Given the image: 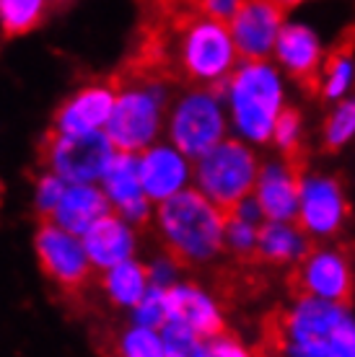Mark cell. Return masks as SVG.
I'll list each match as a JSON object with an SVG mask.
<instances>
[{"label":"cell","mask_w":355,"mask_h":357,"mask_svg":"<svg viewBox=\"0 0 355 357\" xmlns=\"http://www.w3.org/2000/svg\"><path fill=\"white\" fill-rule=\"evenodd\" d=\"M226 220L229 213L195 184L159 202L153 215L164 254L182 269L208 267L221 259L226 254Z\"/></svg>","instance_id":"1"},{"label":"cell","mask_w":355,"mask_h":357,"mask_svg":"<svg viewBox=\"0 0 355 357\" xmlns=\"http://www.w3.org/2000/svg\"><path fill=\"white\" fill-rule=\"evenodd\" d=\"M275 352L294 357H355V313L350 303L296 293L270 326Z\"/></svg>","instance_id":"2"},{"label":"cell","mask_w":355,"mask_h":357,"mask_svg":"<svg viewBox=\"0 0 355 357\" xmlns=\"http://www.w3.org/2000/svg\"><path fill=\"white\" fill-rule=\"evenodd\" d=\"M221 93L229 109L231 132L254 148L270 145L277 116L291 104L288 75L275 60H241L223 83Z\"/></svg>","instance_id":"3"},{"label":"cell","mask_w":355,"mask_h":357,"mask_svg":"<svg viewBox=\"0 0 355 357\" xmlns=\"http://www.w3.org/2000/svg\"><path fill=\"white\" fill-rule=\"evenodd\" d=\"M115 86L119 96L104 132L117 153H140L159 140L169 119V81H115Z\"/></svg>","instance_id":"4"},{"label":"cell","mask_w":355,"mask_h":357,"mask_svg":"<svg viewBox=\"0 0 355 357\" xmlns=\"http://www.w3.org/2000/svg\"><path fill=\"white\" fill-rule=\"evenodd\" d=\"M34 254L42 275L71 308L86 303L89 290L96 285L99 269L91 264L80 236L65 231L55 220H36Z\"/></svg>","instance_id":"5"},{"label":"cell","mask_w":355,"mask_h":357,"mask_svg":"<svg viewBox=\"0 0 355 357\" xmlns=\"http://www.w3.org/2000/svg\"><path fill=\"white\" fill-rule=\"evenodd\" d=\"M262 158L257 148L241 137H226L195 161V187L215 205L231 213L254 192Z\"/></svg>","instance_id":"6"},{"label":"cell","mask_w":355,"mask_h":357,"mask_svg":"<svg viewBox=\"0 0 355 357\" xmlns=\"http://www.w3.org/2000/svg\"><path fill=\"white\" fill-rule=\"evenodd\" d=\"M166 130L171 143L197 161L231 132L223 93L218 89L189 86L177 101H171Z\"/></svg>","instance_id":"7"},{"label":"cell","mask_w":355,"mask_h":357,"mask_svg":"<svg viewBox=\"0 0 355 357\" xmlns=\"http://www.w3.org/2000/svg\"><path fill=\"white\" fill-rule=\"evenodd\" d=\"M115 153V145L104 130H89V132L47 130L36 145L39 166L62 176L68 184L101 181Z\"/></svg>","instance_id":"8"},{"label":"cell","mask_w":355,"mask_h":357,"mask_svg":"<svg viewBox=\"0 0 355 357\" xmlns=\"http://www.w3.org/2000/svg\"><path fill=\"white\" fill-rule=\"evenodd\" d=\"M350 199L335 174L327 171H303L298 215L296 223L311 236V241H335L350 223Z\"/></svg>","instance_id":"9"},{"label":"cell","mask_w":355,"mask_h":357,"mask_svg":"<svg viewBox=\"0 0 355 357\" xmlns=\"http://www.w3.org/2000/svg\"><path fill=\"white\" fill-rule=\"evenodd\" d=\"M294 293L350 303L355 298V261L350 251L332 241H319L294 267Z\"/></svg>","instance_id":"10"},{"label":"cell","mask_w":355,"mask_h":357,"mask_svg":"<svg viewBox=\"0 0 355 357\" xmlns=\"http://www.w3.org/2000/svg\"><path fill=\"white\" fill-rule=\"evenodd\" d=\"M285 21V8L277 0H244L229 21L241 60H270Z\"/></svg>","instance_id":"11"},{"label":"cell","mask_w":355,"mask_h":357,"mask_svg":"<svg viewBox=\"0 0 355 357\" xmlns=\"http://www.w3.org/2000/svg\"><path fill=\"white\" fill-rule=\"evenodd\" d=\"M273 60L288 75V81L303 89H317L319 73L327 60V50L321 45L319 31L306 21H285L277 36Z\"/></svg>","instance_id":"12"},{"label":"cell","mask_w":355,"mask_h":357,"mask_svg":"<svg viewBox=\"0 0 355 357\" xmlns=\"http://www.w3.org/2000/svg\"><path fill=\"white\" fill-rule=\"evenodd\" d=\"M140 184L153 205L195 184V161L171 143H153L138 153Z\"/></svg>","instance_id":"13"},{"label":"cell","mask_w":355,"mask_h":357,"mask_svg":"<svg viewBox=\"0 0 355 357\" xmlns=\"http://www.w3.org/2000/svg\"><path fill=\"white\" fill-rule=\"evenodd\" d=\"M301 166L298 158L277 153L275 158L262 161L252 197L257 199L265 220H296L298 195H301Z\"/></svg>","instance_id":"14"},{"label":"cell","mask_w":355,"mask_h":357,"mask_svg":"<svg viewBox=\"0 0 355 357\" xmlns=\"http://www.w3.org/2000/svg\"><path fill=\"white\" fill-rule=\"evenodd\" d=\"M117 96H119V91H117L115 81L109 75L104 81L89 83L75 93H71L60 107L55 109L50 130H57V132L104 130L112 112H115Z\"/></svg>","instance_id":"15"},{"label":"cell","mask_w":355,"mask_h":357,"mask_svg":"<svg viewBox=\"0 0 355 357\" xmlns=\"http://www.w3.org/2000/svg\"><path fill=\"white\" fill-rule=\"evenodd\" d=\"M101 184H104V192H107L112 207L127 223L135 225L138 231L151 225L156 210H153V202L148 199L140 184L138 153H115L107 174L101 176Z\"/></svg>","instance_id":"16"},{"label":"cell","mask_w":355,"mask_h":357,"mask_svg":"<svg viewBox=\"0 0 355 357\" xmlns=\"http://www.w3.org/2000/svg\"><path fill=\"white\" fill-rule=\"evenodd\" d=\"M166 301H169V319L184 321L205 342L229 329L226 311H223L218 295L205 290L197 282H174V285H169L166 287Z\"/></svg>","instance_id":"17"},{"label":"cell","mask_w":355,"mask_h":357,"mask_svg":"<svg viewBox=\"0 0 355 357\" xmlns=\"http://www.w3.org/2000/svg\"><path fill=\"white\" fill-rule=\"evenodd\" d=\"M135 225H130L115 207L99 218L89 231L80 236L83 249L89 254L91 264L104 272V269L115 267L124 259H133L135 249H138V238H135Z\"/></svg>","instance_id":"18"},{"label":"cell","mask_w":355,"mask_h":357,"mask_svg":"<svg viewBox=\"0 0 355 357\" xmlns=\"http://www.w3.org/2000/svg\"><path fill=\"white\" fill-rule=\"evenodd\" d=\"M314 246L311 236L296 220H262L257 259L277 269H294Z\"/></svg>","instance_id":"19"},{"label":"cell","mask_w":355,"mask_h":357,"mask_svg":"<svg viewBox=\"0 0 355 357\" xmlns=\"http://www.w3.org/2000/svg\"><path fill=\"white\" fill-rule=\"evenodd\" d=\"M109 210H112V202L104 187L99 189L96 181H80V184H68L50 220L75 236H83Z\"/></svg>","instance_id":"20"},{"label":"cell","mask_w":355,"mask_h":357,"mask_svg":"<svg viewBox=\"0 0 355 357\" xmlns=\"http://www.w3.org/2000/svg\"><path fill=\"white\" fill-rule=\"evenodd\" d=\"M153 275L151 264H143L133 257L124 259L115 267L99 272L96 287L104 290L112 305H122V308H135L143 301V295L151 290Z\"/></svg>","instance_id":"21"},{"label":"cell","mask_w":355,"mask_h":357,"mask_svg":"<svg viewBox=\"0 0 355 357\" xmlns=\"http://www.w3.org/2000/svg\"><path fill=\"white\" fill-rule=\"evenodd\" d=\"M353 89H355V52L353 47H338V50L327 52L324 68L319 73L317 91H319V96L327 104H332V101L350 96Z\"/></svg>","instance_id":"22"},{"label":"cell","mask_w":355,"mask_h":357,"mask_svg":"<svg viewBox=\"0 0 355 357\" xmlns=\"http://www.w3.org/2000/svg\"><path fill=\"white\" fill-rule=\"evenodd\" d=\"M319 140L327 153H340L355 143V96L332 101L329 112L321 119Z\"/></svg>","instance_id":"23"},{"label":"cell","mask_w":355,"mask_h":357,"mask_svg":"<svg viewBox=\"0 0 355 357\" xmlns=\"http://www.w3.org/2000/svg\"><path fill=\"white\" fill-rule=\"evenodd\" d=\"M47 0H0V34L6 39L27 36L45 21Z\"/></svg>","instance_id":"24"},{"label":"cell","mask_w":355,"mask_h":357,"mask_svg":"<svg viewBox=\"0 0 355 357\" xmlns=\"http://www.w3.org/2000/svg\"><path fill=\"white\" fill-rule=\"evenodd\" d=\"M115 355H127V357H164L166 347H164V337L159 329L143 326V324H133L112 342Z\"/></svg>","instance_id":"25"},{"label":"cell","mask_w":355,"mask_h":357,"mask_svg":"<svg viewBox=\"0 0 355 357\" xmlns=\"http://www.w3.org/2000/svg\"><path fill=\"white\" fill-rule=\"evenodd\" d=\"M303 143H306V122H303L301 109L294 107V104H288L283 114L277 116L270 145H273L275 153H280V155L301 158Z\"/></svg>","instance_id":"26"},{"label":"cell","mask_w":355,"mask_h":357,"mask_svg":"<svg viewBox=\"0 0 355 357\" xmlns=\"http://www.w3.org/2000/svg\"><path fill=\"white\" fill-rule=\"evenodd\" d=\"M259 225L262 223H254V220H247V218L229 213V220H226V254H231L236 261L257 259Z\"/></svg>","instance_id":"27"},{"label":"cell","mask_w":355,"mask_h":357,"mask_svg":"<svg viewBox=\"0 0 355 357\" xmlns=\"http://www.w3.org/2000/svg\"><path fill=\"white\" fill-rule=\"evenodd\" d=\"M159 331H161V337H164L166 357H205L208 355V342H205L195 329H189L184 321L169 319Z\"/></svg>","instance_id":"28"},{"label":"cell","mask_w":355,"mask_h":357,"mask_svg":"<svg viewBox=\"0 0 355 357\" xmlns=\"http://www.w3.org/2000/svg\"><path fill=\"white\" fill-rule=\"evenodd\" d=\"M133 321L161 329L169 321V301H166V287L151 285V290L143 295V301L133 308Z\"/></svg>","instance_id":"29"},{"label":"cell","mask_w":355,"mask_h":357,"mask_svg":"<svg viewBox=\"0 0 355 357\" xmlns=\"http://www.w3.org/2000/svg\"><path fill=\"white\" fill-rule=\"evenodd\" d=\"M68 189V181L52 171H45L39 181H36V192H34V210H36V220H50L55 213V207L60 205L62 195Z\"/></svg>","instance_id":"30"},{"label":"cell","mask_w":355,"mask_h":357,"mask_svg":"<svg viewBox=\"0 0 355 357\" xmlns=\"http://www.w3.org/2000/svg\"><path fill=\"white\" fill-rule=\"evenodd\" d=\"M208 355L210 357H247L252 355V347H247V342L236 337L233 331H221L213 340H208Z\"/></svg>","instance_id":"31"},{"label":"cell","mask_w":355,"mask_h":357,"mask_svg":"<svg viewBox=\"0 0 355 357\" xmlns=\"http://www.w3.org/2000/svg\"><path fill=\"white\" fill-rule=\"evenodd\" d=\"M241 3H244V0H195V6L203 10V13L218 18V21H226V24H229L233 18V13L241 8Z\"/></svg>","instance_id":"32"},{"label":"cell","mask_w":355,"mask_h":357,"mask_svg":"<svg viewBox=\"0 0 355 357\" xmlns=\"http://www.w3.org/2000/svg\"><path fill=\"white\" fill-rule=\"evenodd\" d=\"M277 3H280V6H283L285 10H288V8H296V6H301V3H306V0H277Z\"/></svg>","instance_id":"33"},{"label":"cell","mask_w":355,"mask_h":357,"mask_svg":"<svg viewBox=\"0 0 355 357\" xmlns=\"http://www.w3.org/2000/svg\"><path fill=\"white\" fill-rule=\"evenodd\" d=\"M0 197H3V181H0Z\"/></svg>","instance_id":"34"}]
</instances>
